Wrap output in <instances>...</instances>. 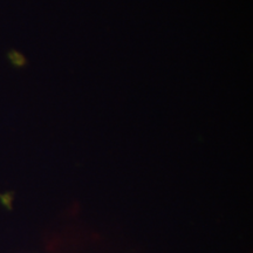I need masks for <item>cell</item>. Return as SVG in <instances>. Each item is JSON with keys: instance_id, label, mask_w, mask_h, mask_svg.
Instances as JSON below:
<instances>
[{"instance_id": "1", "label": "cell", "mask_w": 253, "mask_h": 253, "mask_svg": "<svg viewBox=\"0 0 253 253\" xmlns=\"http://www.w3.org/2000/svg\"><path fill=\"white\" fill-rule=\"evenodd\" d=\"M8 60L11 61L12 65L17 68H21L27 65V60L24 54H21L18 50H11L8 53Z\"/></svg>"}]
</instances>
